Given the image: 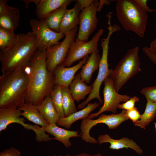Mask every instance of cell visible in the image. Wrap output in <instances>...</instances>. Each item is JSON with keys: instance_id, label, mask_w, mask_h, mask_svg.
<instances>
[{"instance_id": "obj_9", "label": "cell", "mask_w": 156, "mask_h": 156, "mask_svg": "<svg viewBox=\"0 0 156 156\" xmlns=\"http://www.w3.org/2000/svg\"><path fill=\"white\" fill-rule=\"evenodd\" d=\"M103 30L100 29L92 38L87 42L76 38L73 42L64 61L62 65L70 67L76 61L83 59L89 54L99 52L98 42L103 35Z\"/></svg>"}, {"instance_id": "obj_31", "label": "cell", "mask_w": 156, "mask_h": 156, "mask_svg": "<svg viewBox=\"0 0 156 156\" xmlns=\"http://www.w3.org/2000/svg\"><path fill=\"white\" fill-rule=\"evenodd\" d=\"M126 115L129 119L131 120L135 125L140 118L141 115L140 114L137 108L134 107L132 109L126 110Z\"/></svg>"}, {"instance_id": "obj_30", "label": "cell", "mask_w": 156, "mask_h": 156, "mask_svg": "<svg viewBox=\"0 0 156 156\" xmlns=\"http://www.w3.org/2000/svg\"><path fill=\"white\" fill-rule=\"evenodd\" d=\"M141 93L147 101L156 103V86L145 88L141 90Z\"/></svg>"}, {"instance_id": "obj_36", "label": "cell", "mask_w": 156, "mask_h": 156, "mask_svg": "<svg viewBox=\"0 0 156 156\" xmlns=\"http://www.w3.org/2000/svg\"><path fill=\"white\" fill-rule=\"evenodd\" d=\"M94 1V0H78L76 2L79 4L80 10L89 6Z\"/></svg>"}, {"instance_id": "obj_1", "label": "cell", "mask_w": 156, "mask_h": 156, "mask_svg": "<svg viewBox=\"0 0 156 156\" xmlns=\"http://www.w3.org/2000/svg\"><path fill=\"white\" fill-rule=\"evenodd\" d=\"M46 53V49L38 50L26 68L29 85L25 103L39 105L55 85L53 72L47 68Z\"/></svg>"}, {"instance_id": "obj_37", "label": "cell", "mask_w": 156, "mask_h": 156, "mask_svg": "<svg viewBox=\"0 0 156 156\" xmlns=\"http://www.w3.org/2000/svg\"><path fill=\"white\" fill-rule=\"evenodd\" d=\"M7 0H0V14L3 13L5 10Z\"/></svg>"}, {"instance_id": "obj_24", "label": "cell", "mask_w": 156, "mask_h": 156, "mask_svg": "<svg viewBox=\"0 0 156 156\" xmlns=\"http://www.w3.org/2000/svg\"><path fill=\"white\" fill-rule=\"evenodd\" d=\"M21 112V115L28 120L35 124L45 127L48 123L42 116L37 106L24 103L18 108Z\"/></svg>"}, {"instance_id": "obj_40", "label": "cell", "mask_w": 156, "mask_h": 156, "mask_svg": "<svg viewBox=\"0 0 156 156\" xmlns=\"http://www.w3.org/2000/svg\"><path fill=\"white\" fill-rule=\"evenodd\" d=\"M74 156H101L100 153H98L94 155H90L86 153H81L75 155Z\"/></svg>"}, {"instance_id": "obj_42", "label": "cell", "mask_w": 156, "mask_h": 156, "mask_svg": "<svg viewBox=\"0 0 156 156\" xmlns=\"http://www.w3.org/2000/svg\"><path fill=\"white\" fill-rule=\"evenodd\" d=\"M154 125H155V131H156V122L154 123Z\"/></svg>"}, {"instance_id": "obj_16", "label": "cell", "mask_w": 156, "mask_h": 156, "mask_svg": "<svg viewBox=\"0 0 156 156\" xmlns=\"http://www.w3.org/2000/svg\"><path fill=\"white\" fill-rule=\"evenodd\" d=\"M73 0H38L36 4L35 14L39 19H42L55 10L64 6H67Z\"/></svg>"}, {"instance_id": "obj_17", "label": "cell", "mask_w": 156, "mask_h": 156, "mask_svg": "<svg viewBox=\"0 0 156 156\" xmlns=\"http://www.w3.org/2000/svg\"><path fill=\"white\" fill-rule=\"evenodd\" d=\"M43 128L45 132L54 136L53 140L60 142L66 148L70 147L72 145L69 140L70 138L79 137L80 135L77 131L64 129L58 127L56 124L48 125Z\"/></svg>"}, {"instance_id": "obj_15", "label": "cell", "mask_w": 156, "mask_h": 156, "mask_svg": "<svg viewBox=\"0 0 156 156\" xmlns=\"http://www.w3.org/2000/svg\"><path fill=\"white\" fill-rule=\"evenodd\" d=\"M98 141L99 144L105 143H109L110 145L109 148L111 149L118 150L123 148H130L139 155H141L143 153L142 149L135 142L126 137L116 140L112 138L109 135L105 134L99 136Z\"/></svg>"}, {"instance_id": "obj_28", "label": "cell", "mask_w": 156, "mask_h": 156, "mask_svg": "<svg viewBox=\"0 0 156 156\" xmlns=\"http://www.w3.org/2000/svg\"><path fill=\"white\" fill-rule=\"evenodd\" d=\"M18 39L14 31L0 27V50H4L13 46Z\"/></svg>"}, {"instance_id": "obj_26", "label": "cell", "mask_w": 156, "mask_h": 156, "mask_svg": "<svg viewBox=\"0 0 156 156\" xmlns=\"http://www.w3.org/2000/svg\"><path fill=\"white\" fill-rule=\"evenodd\" d=\"M156 116V103L147 101L144 113L135 125L145 129L146 127L154 120Z\"/></svg>"}, {"instance_id": "obj_23", "label": "cell", "mask_w": 156, "mask_h": 156, "mask_svg": "<svg viewBox=\"0 0 156 156\" xmlns=\"http://www.w3.org/2000/svg\"><path fill=\"white\" fill-rule=\"evenodd\" d=\"M101 59L99 52L93 53L81 67L79 74L81 79L86 83H90L93 73L99 69Z\"/></svg>"}, {"instance_id": "obj_29", "label": "cell", "mask_w": 156, "mask_h": 156, "mask_svg": "<svg viewBox=\"0 0 156 156\" xmlns=\"http://www.w3.org/2000/svg\"><path fill=\"white\" fill-rule=\"evenodd\" d=\"M62 87L55 85L50 93V96L60 118L65 117L62 105Z\"/></svg>"}, {"instance_id": "obj_34", "label": "cell", "mask_w": 156, "mask_h": 156, "mask_svg": "<svg viewBox=\"0 0 156 156\" xmlns=\"http://www.w3.org/2000/svg\"><path fill=\"white\" fill-rule=\"evenodd\" d=\"M142 50L144 53L156 65V53L150 49L148 47L146 46L143 48Z\"/></svg>"}, {"instance_id": "obj_14", "label": "cell", "mask_w": 156, "mask_h": 156, "mask_svg": "<svg viewBox=\"0 0 156 156\" xmlns=\"http://www.w3.org/2000/svg\"><path fill=\"white\" fill-rule=\"evenodd\" d=\"M88 57V55L80 60L77 64L72 67H67L62 65L57 66L53 71L55 85L69 88L76 73L86 63Z\"/></svg>"}, {"instance_id": "obj_22", "label": "cell", "mask_w": 156, "mask_h": 156, "mask_svg": "<svg viewBox=\"0 0 156 156\" xmlns=\"http://www.w3.org/2000/svg\"><path fill=\"white\" fill-rule=\"evenodd\" d=\"M69 88L75 100L77 102L83 100L86 96L91 92L93 88L88 86L81 78L79 73L75 75Z\"/></svg>"}, {"instance_id": "obj_11", "label": "cell", "mask_w": 156, "mask_h": 156, "mask_svg": "<svg viewBox=\"0 0 156 156\" xmlns=\"http://www.w3.org/2000/svg\"><path fill=\"white\" fill-rule=\"evenodd\" d=\"M103 83L104 88L103 91V104L97 112L90 114L88 118L92 119L97 117L106 111L111 112L114 113L117 112V109L121 102H125L130 98L127 95L118 93L114 88L112 81L109 77L104 80Z\"/></svg>"}, {"instance_id": "obj_27", "label": "cell", "mask_w": 156, "mask_h": 156, "mask_svg": "<svg viewBox=\"0 0 156 156\" xmlns=\"http://www.w3.org/2000/svg\"><path fill=\"white\" fill-rule=\"evenodd\" d=\"M62 105L65 117L77 112V109L69 88L62 87Z\"/></svg>"}, {"instance_id": "obj_19", "label": "cell", "mask_w": 156, "mask_h": 156, "mask_svg": "<svg viewBox=\"0 0 156 156\" xmlns=\"http://www.w3.org/2000/svg\"><path fill=\"white\" fill-rule=\"evenodd\" d=\"M80 11L77 2L72 8L67 9L60 25V33L65 36L79 24Z\"/></svg>"}, {"instance_id": "obj_18", "label": "cell", "mask_w": 156, "mask_h": 156, "mask_svg": "<svg viewBox=\"0 0 156 156\" xmlns=\"http://www.w3.org/2000/svg\"><path fill=\"white\" fill-rule=\"evenodd\" d=\"M99 106V104L96 102L88 103L87 105L82 109L77 111L69 116L64 118H60L56 125L58 126L64 127L68 129L75 121L80 119L88 118L90 114Z\"/></svg>"}, {"instance_id": "obj_21", "label": "cell", "mask_w": 156, "mask_h": 156, "mask_svg": "<svg viewBox=\"0 0 156 156\" xmlns=\"http://www.w3.org/2000/svg\"><path fill=\"white\" fill-rule=\"evenodd\" d=\"M37 107L48 125L57 124L60 118L49 94Z\"/></svg>"}, {"instance_id": "obj_39", "label": "cell", "mask_w": 156, "mask_h": 156, "mask_svg": "<svg viewBox=\"0 0 156 156\" xmlns=\"http://www.w3.org/2000/svg\"><path fill=\"white\" fill-rule=\"evenodd\" d=\"M149 48L150 49L156 53V38L151 42Z\"/></svg>"}, {"instance_id": "obj_33", "label": "cell", "mask_w": 156, "mask_h": 156, "mask_svg": "<svg viewBox=\"0 0 156 156\" xmlns=\"http://www.w3.org/2000/svg\"><path fill=\"white\" fill-rule=\"evenodd\" d=\"M20 151L13 147L4 150L0 153V156H20Z\"/></svg>"}, {"instance_id": "obj_35", "label": "cell", "mask_w": 156, "mask_h": 156, "mask_svg": "<svg viewBox=\"0 0 156 156\" xmlns=\"http://www.w3.org/2000/svg\"><path fill=\"white\" fill-rule=\"evenodd\" d=\"M137 3L142 9L144 12H152L156 11V10H153L150 9L147 5V0H135Z\"/></svg>"}, {"instance_id": "obj_8", "label": "cell", "mask_w": 156, "mask_h": 156, "mask_svg": "<svg viewBox=\"0 0 156 156\" xmlns=\"http://www.w3.org/2000/svg\"><path fill=\"white\" fill-rule=\"evenodd\" d=\"M21 111L17 107L0 109V131L5 130L10 124L16 123L27 129L33 131L36 134V140L37 142L48 141L50 137L48 134L45 133L43 127L26 123L24 118L21 117Z\"/></svg>"}, {"instance_id": "obj_20", "label": "cell", "mask_w": 156, "mask_h": 156, "mask_svg": "<svg viewBox=\"0 0 156 156\" xmlns=\"http://www.w3.org/2000/svg\"><path fill=\"white\" fill-rule=\"evenodd\" d=\"M20 12L16 8L6 4L4 12L0 14V27L14 31L18 27Z\"/></svg>"}, {"instance_id": "obj_6", "label": "cell", "mask_w": 156, "mask_h": 156, "mask_svg": "<svg viewBox=\"0 0 156 156\" xmlns=\"http://www.w3.org/2000/svg\"><path fill=\"white\" fill-rule=\"evenodd\" d=\"M126 110H122L118 114L106 115L103 114L97 119L92 120L88 118L83 119L80 125L81 131L80 135L82 139L86 143H98V140L91 136L90 132L91 129L99 124H104L109 129H116L121 123L129 119L126 115Z\"/></svg>"}, {"instance_id": "obj_41", "label": "cell", "mask_w": 156, "mask_h": 156, "mask_svg": "<svg viewBox=\"0 0 156 156\" xmlns=\"http://www.w3.org/2000/svg\"><path fill=\"white\" fill-rule=\"evenodd\" d=\"M54 156H62L61 155H58L57 156L56 155H54ZM64 156H71L70 155H69V154H66V155H64Z\"/></svg>"}, {"instance_id": "obj_38", "label": "cell", "mask_w": 156, "mask_h": 156, "mask_svg": "<svg viewBox=\"0 0 156 156\" xmlns=\"http://www.w3.org/2000/svg\"><path fill=\"white\" fill-rule=\"evenodd\" d=\"M111 1L100 0L97 8V11L100 12L101 10L103 5L104 4L109 5L110 4Z\"/></svg>"}, {"instance_id": "obj_32", "label": "cell", "mask_w": 156, "mask_h": 156, "mask_svg": "<svg viewBox=\"0 0 156 156\" xmlns=\"http://www.w3.org/2000/svg\"><path fill=\"white\" fill-rule=\"evenodd\" d=\"M139 101L138 98L136 96L131 97L130 99L122 104H120L118 108L122 110H128L132 109L135 107V103Z\"/></svg>"}, {"instance_id": "obj_4", "label": "cell", "mask_w": 156, "mask_h": 156, "mask_svg": "<svg viewBox=\"0 0 156 156\" xmlns=\"http://www.w3.org/2000/svg\"><path fill=\"white\" fill-rule=\"evenodd\" d=\"M116 15L123 28L142 37L145 31L148 18L135 0H118Z\"/></svg>"}, {"instance_id": "obj_13", "label": "cell", "mask_w": 156, "mask_h": 156, "mask_svg": "<svg viewBox=\"0 0 156 156\" xmlns=\"http://www.w3.org/2000/svg\"><path fill=\"white\" fill-rule=\"evenodd\" d=\"M99 3L98 0H94L89 6L81 11L77 39L88 41L90 36L96 28L98 21L96 14Z\"/></svg>"}, {"instance_id": "obj_5", "label": "cell", "mask_w": 156, "mask_h": 156, "mask_svg": "<svg viewBox=\"0 0 156 156\" xmlns=\"http://www.w3.org/2000/svg\"><path fill=\"white\" fill-rule=\"evenodd\" d=\"M138 47L129 49L109 75L118 92L131 78L141 71Z\"/></svg>"}, {"instance_id": "obj_7", "label": "cell", "mask_w": 156, "mask_h": 156, "mask_svg": "<svg viewBox=\"0 0 156 156\" xmlns=\"http://www.w3.org/2000/svg\"><path fill=\"white\" fill-rule=\"evenodd\" d=\"M111 35V34L109 33L105 38L101 40V45L102 49V54L100 62L98 74L95 81L91 85L93 88L92 91L86 99L79 105L78 107L79 109L83 108L94 99H97L100 104L103 103V101L100 95V88L104 80L109 76L113 70L112 68L109 69L108 62L109 44Z\"/></svg>"}, {"instance_id": "obj_12", "label": "cell", "mask_w": 156, "mask_h": 156, "mask_svg": "<svg viewBox=\"0 0 156 156\" xmlns=\"http://www.w3.org/2000/svg\"><path fill=\"white\" fill-rule=\"evenodd\" d=\"M33 31L36 36L38 50L47 49L49 47L60 42L59 41L65 35L60 33L55 32L47 25L43 19L38 20L32 19L29 21Z\"/></svg>"}, {"instance_id": "obj_10", "label": "cell", "mask_w": 156, "mask_h": 156, "mask_svg": "<svg viewBox=\"0 0 156 156\" xmlns=\"http://www.w3.org/2000/svg\"><path fill=\"white\" fill-rule=\"evenodd\" d=\"M77 30L76 26L65 35L62 42L46 49V64L48 70L53 72L57 66L63 63L72 42L75 40Z\"/></svg>"}, {"instance_id": "obj_25", "label": "cell", "mask_w": 156, "mask_h": 156, "mask_svg": "<svg viewBox=\"0 0 156 156\" xmlns=\"http://www.w3.org/2000/svg\"><path fill=\"white\" fill-rule=\"evenodd\" d=\"M67 6L66 5L62 7L42 18L47 27L52 31L60 33V25L67 10Z\"/></svg>"}, {"instance_id": "obj_2", "label": "cell", "mask_w": 156, "mask_h": 156, "mask_svg": "<svg viewBox=\"0 0 156 156\" xmlns=\"http://www.w3.org/2000/svg\"><path fill=\"white\" fill-rule=\"evenodd\" d=\"M17 35V40L13 46L0 50L2 73L26 68L38 51L37 38L33 31Z\"/></svg>"}, {"instance_id": "obj_3", "label": "cell", "mask_w": 156, "mask_h": 156, "mask_svg": "<svg viewBox=\"0 0 156 156\" xmlns=\"http://www.w3.org/2000/svg\"><path fill=\"white\" fill-rule=\"evenodd\" d=\"M29 85L26 68L0 76V109L18 108L25 103Z\"/></svg>"}]
</instances>
